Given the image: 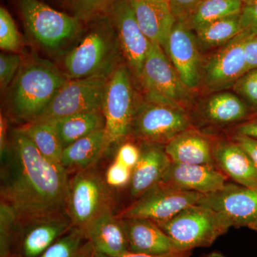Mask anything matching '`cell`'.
Segmentation results:
<instances>
[{"label": "cell", "mask_w": 257, "mask_h": 257, "mask_svg": "<svg viewBox=\"0 0 257 257\" xmlns=\"http://www.w3.org/2000/svg\"><path fill=\"white\" fill-rule=\"evenodd\" d=\"M1 172V202L18 222L65 211L69 180L60 163L40 153L20 130L12 133Z\"/></svg>", "instance_id": "1"}, {"label": "cell", "mask_w": 257, "mask_h": 257, "mask_svg": "<svg viewBox=\"0 0 257 257\" xmlns=\"http://www.w3.org/2000/svg\"><path fill=\"white\" fill-rule=\"evenodd\" d=\"M67 79L64 72L49 61L38 57L23 60L7 90L10 115L24 122L36 121Z\"/></svg>", "instance_id": "2"}, {"label": "cell", "mask_w": 257, "mask_h": 257, "mask_svg": "<svg viewBox=\"0 0 257 257\" xmlns=\"http://www.w3.org/2000/svg\"><path fill=\"white\" fill-rule=\"evenodd\" d=\"M87 33L64 55L62 66L67 79L109 77L119 65L121 50L108 17L96 20Z\"/></svg>", "instance_id": "3"}, {"label": "cell", "mask_w": 257, "mask_h": 257, "mask_svg": "<svg viewBox=\"0 0 257 257\" xmlns=\"http://www.w3.org/2000/svg\"><path fill=\"white\" fill-rule=\"evenodd\" d=\"M27 30L39 46L57 53L80 36L82 22L40 0H19Z\"/></svg>", "instance_id": "4"}, {"label": "cell", "mask_w": 257, "mask_h": 257, "mask_svg": "<svg viewBox=\"0 0 257 257\" xmlns=\"http://www.w3.org/2000/svg\"><path fill=\"white\" fill-rule=\"evenodd\" d=\"M157 224L173 240L179 251L209 247L233 226L222 214L198 204Z\"/></svg>", "instance_id": "5"}, {"label": "cell", "mask_w": 257, "mask_h": 257, "mask_svg": "<svg viewBox=\"0 0 257 257\" xmlns=\"http://www.w3.org/2000/svg\"><path fill=\"white\" fill-rule=\"evenodd\" d=\"M140 80L147 101L185 110L190 103V89L181 80L165 51L155 42L150 43Z\"/></svg>", "instance_id": "6"}, {"label": "cell", "mask_w": 257, "mask_h": 257, "mask_svg": "<svg viewBox=\"0 0 257 257\" xmlns=\"http://www.w3.org/2000/svg\"><path fill=\"white\" fill-rule=\"evenodd\" d=\"M138 106L131 71L126 64H120L108 77L101 109L109 146L131 135Z\"/></svg>", "instance_id": "7"}, {"label": "cell", "mask_w": 257, "mask_h": 257, "mask_svg": "<svg viewBox=\"0 0 257 257\" xmlns=\"http://www.w3.org/2000/svg\"><path fill=\"white\" fill-rule=\"evenodd\" d=\"M106 185L92 168L77 172L69 180L65 211L74 226L85 229L101 213L111 208Z\"/></svg>", "instance_id": "8"}, {"label": "cell", "mask_w": 257, "mask_h": 257, "mask_svg": "<svg viewBox=\"0 0 257 257\" xmlns=\"http://www.w3.org/2000/svg\"><path fill=\"white\" fill-rule=\"evenodd\" d=\"M190 127L192 121L185 109L146 101L138 106L131 135L145 143L165 145Z\"/></svg>", "instance_id": "9"}, {"label": "cell", "mask_w": 257, "mask_h": 257, "mask_svg": "<svg viewBox=\"0 0 257 257\" xmlns=\"http://www.w3.org/2000/svg\"><path fill=\"white\" fill-rule=\"evenodd\" d=\"M202 194L184 190L160 182L117 215L120 219H146L155 223L172 219L180 211L196 205Z\"/></svg>", "instance_id": "10"}, {"label": "cell", "mask_w": 257, "mask_h": 257, "mask_svg": "<svg viewBox=\"0 0 257 257\" xmlns=\"http://www.w3.org/2000/svg\"><path fill=\"white\" fill-rule=\"evenodd\" d=\"M108 77L67 79L37 120L55 119L69 115L101 111Z\"/></svg>", "instance_id": "11"}, {"label": "cell", "mask_w": 257, "mask_h": 257, "mask_svg": "<svg viewBox=\"0 0 257 257\" xmlns=\"http://www.w3.org/2000/svg\"><path fill=\"white\" fill-rule=\"evenodd\" d=\"M107 17L116 32L126 65L140 79L151 42L139 26L130 0L116 1Z\"/></svg>", "instance_id": "12"}, {"label": "cell", "mask_w": 257, "mask_h": 257, "mask_svg": "<svg viewBox=\"0 0 257 257\" xmlns=\"http://www.w3.org/2000/svg\"><path fill=\"white\" fill-rule=\"evenodd\" d=\"M250 35L241 32L209 59L202 72L209 89L219 92L229 89L248 72L244 47Z\"/></svg>", "instance_id": "13"}, {"label": "cell", "mask_w": 257, "mask_h": 257, "mask_svg": "<svg viewBox=\"0 0 257 257\" xmlns=\"http://www.w3.org/2000/svg\"><path fill=\"white\" fill-rule=\"evenodd\" d=\"M197 204L222 214L234 227L257 224V189L227 182L219 190L202 194Z\"/></svg>", "instance_id": "14"}, {"label": "cell", "mask_w": 257, "mask_h": 257, "mask_svg": "<svg viewBox=\"0 0 257 257\" xmlns=\"http://www.w3.org/2000/svg\"><path fill=\"white\" fill-rule=\"evenodd\" d=\"M194 30L183 20H176L169 36L165 52L181 80L190 90L202 79V62Z\"/></svg>", "instance_id": "15"}, {"label": "cell", "mask_w": 257, "mask_h": 257, "mask_svg": "<svg viewBox=\"0 0 257 257\" xmlns=\"http://www.w3.org/2000/svg\"><path fill=\"white\" fill-rule=\"evenodd\" d=\"M227 178L217 167L171 162L161 182L184 190L206 194L219 190Z\"/></svg>", "instance_id": "16"}, {"label": "cell", "mask_w": 257, "mask_h": 257, "mask_svg": "<svg viewBox=\"0 0 257 257\" xmlns=\"http://www.w3.org/2000/svg\"><path fill=\"white\" fill-rule=\"evenodd\" d=\"M23 250L26 257H39L74 225L66 211L22 221Z\"/></svg>", "instance_id": "17"}, {"label": "cell", "mask_w": 257, "mask_h": 257, "mask_svg": "<svg viewBox=\"0 0 257 257\" xmlns=\"http://www.w3.org/2000/svg\"><path fill=\"white\" fill-rule=\"evenodd\" d=\"M130 252L165 255L180 252L171 239L155 221L146 219H121Z\"/></svg>", "instance_id": "18"}, {"label": "cell", "mask_w": 257, "mask_h": 257, "mask_svg": "<svg viewBox=\"0 0 257 257\" xmlns=\"http://www.w3.org/2000/svg\"><path fill=\"white\" fill-rule=\"evenodd\" d=\"M84 229L96 253L118 257L130 252L121 219L113 214L111 208L101 213Z\"/></svg>", "instance_id": "19"}, {"label": "cell", "mask_w": 257, "mask_h": 257, "mask_svg": "<svg viewBox=\"0 0 257 257\" xmlns=\"http://www.w3.org/2000/svg\"><path fill=\"white\" fill-rule=\"evenodd\" d=\"M215 143L208 135L190 127L166 144L165 150L172 162L216 167Z\"/></svg>", "instance_id": "20"}, {"label": "cell", "mask_w": 257, "mask_h": 257, "mask_svg": "<svg viewBox=\"0 0 257 257\" xmlns=\"http://www.w3.org/2000/svg\"><path fill=\"white\" fill-rule=\"evenodd\" d=\"M135 18L144 35L164 51L176 19L167 1L130 0Z\"/></svg>", "instance_id": "21"}, {"label": "cell", "mask_w": 257, "mask_h": 257, "mask_svg": "<svg viewBox=\"0 0 257 257\" xmlns=\"http://www.w3.org/2000/svg\"><path fill=\"white\" fill-rule=\"evenodd\" d=\"M214 157L216 167L235 183L257 189V167L233 139L216 141Z\"/></svg>", "instance_id": "22"}, {"label": "cell", "mask_w": 257, "mask_h": 257, "mask_svg": "<svg viewBox=\"0 0 257 257\" xmlns=\"http://www.w3.org/2000/svg\"><path fill=\"white\" fill-rule=\"evenodd\" d=\"M171 162L165 145L145 143L141 148L140 160L133 170L130 183L132 196L141 197L160 182Z\"/></svg>", "instance_id": "23"}, {"label": "cell", "mask_w": 257, "mask_h": 257, "mask_svg": "<svg viewBox=\"0 0 257 257\" xmlns=\"http://www.w3.org/2000/svg\"><path fill=\"white\" fill-rule=\"evenodd\" d=\"M199 114L203 121L221 127L246 119L248 109L246 103L234 93L218 92L201 106Z\"/></svg>", "instance_id": "24"}, {"label": "cell", "mask_w": 257, "mask_h": 257, "mask_svg": "<svg viewBox=\"0 0 257 257\" xmlns=\"http://www.w3.org/2000/svg\"><path fill=\"white\" fill-rule=\"evenodd\" d=\"M109 147L104 128L89 134L64 148L60 163L66 170L92 168Z\"/></svg>", "instance_id": "25"}, {"label": "cell", "mask_w": 257, "mask_h": 257, "mask_svg": "<svg viewBox=\"0 0 257 257\" xmlns=\"http://www.w3.org/2000/svg\"><path fill=\"white\" fill-rule=\"evenodd\" d=\"M47 121H50L55 128L64 148L105 126L101 111L69 115Z\"/></svg>", "instance_id": "26"}, {"label": "cell", "mask_w": 257, "mask_h": 257, "mask_svg": "<svg viewBox=\"0 0 257 257\" xmlns=\"http://www.w3.org/2000/svg\"><path fill=\"white\" fill-rule=\"evenodd\" d=\"M20 130L48 160L60 163L64 147L53 125L47 120L26 123Z\"/></svg>", "instance_id": "27"}, {"label": "cell", "mask_w": 257, "mask_h": 257, "mask_svg": "<svg viewBox=\"0 0 257 257\" xmlns=\"http://www.w3.org/2000/svg\"><path fill=\"white\" fill-rule=\"evenodd\" d=\"M243 6L241 0H202L185 22L189 28L196 31L216 20L240 14Z\"/></svg>", "instance_id": "28"}, {"label": "cell", "mask_w": 257, "mask_h": 257, "mask_svg": "<svg viewBox=\"0 0 257 257\" xmlns=\"http://www.w3.org/2000/svg\"><path fill=\"white\" fill-rule=\"evenodd\" d=\"M194 32L202 47L207 49L221 47L243 32L240 14L216 20Z\"/></svg>", "instance_id": "29"}, {"label": "cell", "mask_w": 257, "mask_h": 257, "mask_svg": "<svg viewBox=\"0 0 257 257\" xmlns=\"http://www.w3.org/2000/svg\"><path fill=\"white\" fill-rule=\"evenodd\" d=\"M87 236L82 228L73 226L39 257H90L92 243H84Z\"/></svg>", "instance_id": "30"}, {"label": "cell", "mask_w": 257, "mask_h": 257, "mask_svg": "<svg viewBox=\"0 0 257 257\" xmlns=\"http://www.w3.org/2000/svg\"><path fill=\"white\" fill-rule=\"evenodd\" d=\"M118 0H71L74 15L81 22L94 21L107 16Z\"/></svg>", "instance_id": "31"}, {"label": "cell", "mask_w": 257, "mask_h": 257, "mask_svg": "<svg viewBox=\"0 0 257 257\" xmlns=\"http://www.w3.org/2000/svg\"><path fill=\"white\" fill-rule=\"evenodd\" d=\"M23 46V40L13 17L5 8H0V48L16 53Z\"/></svg>", "instance_id": "32"}, {"label": "cell", "mask_w": 257, "mask_h": 257, "mask_svg": "<svg viewBox=\"0 0 257 257\" xmlns=\"http://www.w3.org/2000/svg\"><path fill=\"white\" fill-rule=\"evenodd\" d=\"M23 59L17 53H1L0 55V87L3 92L8 90L16 77Z\"/></svg>", "instance_id": "33"}, {"label": "cell", "mask_w": 257, "mask_h": 257, "mask_svg": "<svg viewBox=\"0 0 257 257\" xmlns=\"http://www.w3.org/2000/svg\"><path fill=\"white\" fill-rule=\"evenodd\" d=\"M236 94L253 107L257 108V68L243 74L233 86Z\"/></svg>", "instance_id": "34"}, {"label": "cell", "mask_w": 257, "mask_h": 257, "mask_svg": "<svg viewBox=\"0 0 257 257\" xmlns=\"http://www.w3.org/2000/svg\"><path fill=\"white\" fill-rule=\"evenodd\" d=\"M132 175L131 169L115 160L106 171L105 182L110 187H124L130 183Z\"/></svg>", "instance_id": "35"}, {"label": "cell", "mask_w": 257, "mask_h": 257, "mask_svg": "<svg viewBox=\"0 0 257 257\" xmlns=\"http://www.w3.org/2000/svg\"><path fill=\"white\" fill-rule=\"evenodd\" d=\"M141 156V148L132 143L122 144L116 153L115 160L133 170Z\"/></svg>", "instance_id": "36"}, {"label": "cell", "mask_w": 257, "mask_h": 257, "mask_svg": "<svg viewBox=\"0 0 257 257\" xmlns=\"http://www.w3.org/2000/svg\"><path fill=\"white\" fill-rule=\"evenodd\" d=\"M240 25L242 31L257 35V0L244 5L240 13Z\"/></svg>", "instance_id": "37"}, {"label": "cell", "mask_w": 257, "mask_h": 257, "mask_svg": "<svg viewBox=\"0 0 257 257\" xmlns=\"http://www.w3.org/2000/svg\"><path fill=\"white\" fill-rule=\"evenodd\" d=\"M202 0H167L176 20L185 21Z\"/></svg>", "instance_id": "38"}, {"label": "cell", "mask_w": 257, "mask_h": 257, "mask_svg": "<svg viewBox=\"0 0 257 257\" xmlns=\"http://www.w3.org/2000/svg\"><path fill=\"white\" fill-rule=\"evenodd\" d=\"M233 140L246 152L257 167V139L236 135Z\"/></svg>", "instance_id": "39"}, {"label": "cell", "mask_w": 257, "mask_h": 257, "mask_svg": "<svg viewBox=\"0 0 257 257\" xmlns=\"http://www.w3.org/2000/svg\"><path fill=\"white\" fill-rule=\"evenodd\" d=\"M248 72L257 68V35H250L244 47Z\"/></svg>", "instance_id": "40"}, {"label": "cell", "mask_w": 257, "mask_h": 257, "mask_svg": "<svg viewBox=\"0 0 257 257\" xmlns=\"http://www.w3.org/2000/svg\"><path fill=\"white\" fill-rule=\"evenodd\" d=\"M8 119L4 115L0 116V156L1 160H3L9 150L10 141L8 138Z\"/></svg>", "instance_id": "41"}, {"label": "cell", "mask_w": 257, "mask_h": 257, "mask_svg": "<svg viewBox=\"0 0 257 257\" xmlns=\"http://www.w3.org/2000/svg\"><path fill=\"white\" fill-rule=\"evenodd\" d=\"M236 135H244L257 139V116L241 123L235 130Z\"/></svg>", "instance_id": "42"}, {"label": "cell", "mask_w": 257, "mask_h": 257, "mask_svg": "<svg viewBox=\"0 0 257 257\" xmlns=\"http://www.w3.org/2000/svg\"><path fill=\"white\" fill-rule=\"evenodd\" d=\"M192 251H180V252H176L170 253V254L165 255H150L145 254V253H137L128 252L118 257H189L190 256ZM95 257H109L104 256V255L100 254L95 252Z\"/></svg>", "instance_id": "43"}, {"label": "cell", "mask_w": 257, "mask_h": 257, "mask_svg": "<svg viewBox=\"0 0 257 257\" xmlns=\"http://www.w3.org/2000/svg\"><path fill=\"white\" fill-rule=\"evenodd\" d=\"M203 257H226V256H224L223 253H221L220 252H217V251H213V252H211L210 253H208V254L205 255V256H204Z\"/></svg>", "instance_id": "44"}, {"label": "cell", "mask_w": 257, "mask_h": 257, "mask_svg": "<svg viewBox=\"0 0 257 257\" xmlns=\"http://www.w3.org/2000/svg\"><path fill=\"white\" fill-rule=\"evenodd\" d=\"M241 2L244 5L250 4V3H253V2L256 1V0H241Z\"/></svg>", "instance_id": "45"}, {"label": "cell", "mask_w": 257, "mask_h": 257, "mask_svg": "<svg viewBox=\"0 0 257 257\" xmlns=\"http://www.w3.org/2000/svg\"><path fill=\"white\" fill-rule=\"evenodd\" d=\"M250 229L254 230V231H256L257 232V224L253 225V226H251V227H250Z\"/></svg>", "instance_id": "46"}, {"label": "cell", "mask_w": 257, "mask_h": 257, "mask_svg": "<svg viewBox=\"0 0 257 257\" xmlns=\"http://www.w3.org/2000/svg\"><path fill=\"white\" fill-rule=\"evenodd\" d=\"M153 1H167V0H153Z\"/></svg>", "instance_id": "47"}]
</instances>
